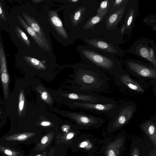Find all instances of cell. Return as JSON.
<instances>
[{
    "instance_id": "cell-1",
    "label": "cell",
    "mask_w": 156,
    "mask_h": 156,
    "mask_svg": "<svg viewBox=\"0 0 156 156\" xmlns=\"http://www.w3.org/2000/svg\"><path fill=\"white\" fill-rule=\"evenodd\" d=\"M82 52L85 57L94 66L110 75L114 76L122 68L121 61L112 54L94 48L83 49Z\"/></svg>"
},
{
    "instance_id": "cell-2",
    "label": "cell",
    "mask_w": 156,
    "mask_h": 156,
    "mask_svg": "<svg viewBox=\"0 0 156 156\" xmlns=\"http://www.w3.org/2000/svg\"><path fill=\"white\" fill-rule=\"evenodd\" d=\"M124 63L128 71L143 82L156 79V68L152 64L133 59H126Z\"/></svg>"
},
{
    "instance_id": "cell-3",
    "label": "cell",
    "mask_w": 156,
    "mask_h": 156,
    "mask_svg": "<svg viewBox=\"0 0 156 156\" xmlns=\"http://www.w3.org/2000/svg\"><path fill=\"white\" fill-rule=\"evenodd\" d=\"M137 109L135 103L127 101L118 105L109 123V127L116 129L126 125L132 118Z\"/></svg>"
},
{
    "instance_id": "cell-4",
    "label": "cell",
    "mask_w": 156,
    "mask_h": 156,
    "mask_svg": "<svg viewBox=\"0 0 156 156\" xmlns=\"http://www.w3.org/2000/svg\"><path fill=\"white\" fill-rule=\"evenodd\" d=\"M113 76L115 83L119 87L138 93H143L145 91L144 82L132 78L123 68Z\"/></svg>"
},
{
    "instance_id": "cell-5",
    "label": "cell",
    "mask_w": 156,
    "mask_h": 156,
    "mask_svg": "<svg viewBox=\"0 0 156 156\" xmlns=\"http://www.w3.org/2000/svg\"><path fill=\"white\" fill-rule=\"evenodd\" d=\"M154 41L147 38L139 40L128 50L141 58L150 61V48Z\"/></svg>"
},
{
    "instance_id": "cell-6",
    "label": "cell",
    "mask_w": 156,
    "mask_h": 156,
    "mask_svg": "<svg viewBox=\"0 0 156 156\" xmlns=\"http://www.w3.org/2000/svg\"><path fill=\"white\" fill-rule=\"evenodd\" d=\"M86 42L93 47L114 55L122 56L123 52L117 45L98 39L87 40Z\"/></svg>"
},
{
    "instance_id": "cell-7",
    "label": "cell",
    "mask_w": 156,
    "mask_h": 156,
    "mask_svg": "<svg viewBox=\"0 0 156 156\" xmlns=\"http://www.w3.org/2000/svg\"><path fill=\"white\" fill-rule=\"evenodd\" d=\"M156 117H151L150 119L144 121L139 126L149 137L154 147L156 146V125L154 122Z\"/></svg>"
},
{
    "instance_id": "cell-8",
    "label": "cell",
    "mask_w": 156,
    "mask_h": 156,
    "mask_svg": "<svg viewBox=\"0 0 156 156\" xmlns=\"http://www.w3.org/2000/svg\"><path fill=\"white\" fill-rule=\"evenodd\" d=\"M22 15L27 24L35 31L45 44L49 48L48 42L45 34L38 22L33 17L23 12Z\"/></svg>"
},
{
    "instance_id": "cell-9",
    "label": "cell",
    "mask_w": 156,
    "mask_h": 156,
    "mask_svg": "<svg viewBox=\"0 0 156 156\" xmlns=\"http://www.w3.org/2000/svg\"><path fill=\"white\" fill-rule=\"evenodd\" d=\"M49 20L52 25L58 33L65 39L68 38V34L64 28L57 12L55 11H50L48 12Z\"/></svg>"
},
{
    "instance_id": "cell-10",
    "label": "cell",
    "mask_w": 156,
    "mask_h": 156,
    "mask_svg": "<svg viewBox=\"0 0 156 156\" xmlns=\"http://www.w3.org/2000/svg\"><path fill=\"white\" fill-rule=\"evenodd\" d=\"M126 7L111 12L108 15L105 20V26L108 30L114 29L121 19Z\"/></svg>"
},
{
    "instance_id": "cell-11",
    "label": "cell",
    "mask_w": 156,
    "mask_h": 156,
    "mask_svg": "<svg viewBox=\"0 0 156 156\" xmlns=\"http://www.w3.org/2000/svg\"><path fill=\"white\" fill-rule=\"evenodd\" d=\"M17 18L21 25L37 44L42 49L47 51H49L50 50V48L45 44L35 31L27 24L23 19L19 15L17 16Z\"/></svg>"
},
{
    "instance_id": "cell-12",
    "label": "cell",
    "mask_w": 156,
    "mask_h": 156,
    "mask_svg": "<svg viewBox=\"0 0 156 156\" xmlns=\"http://www.w3.org/2000/svg\"><path fill=\"white\" fill-rule=\"evenodd\" d=\"M123 142V138H120L109 143L106 148V156H119V150Z\"/></svg>"
},
{
    "instance_id": "cell-13",
    "label": "cell",
    "mask_w": 156,
    "mask_h": 156,
    "mask_svg": "<svg viewBox=\"0 0 156 156\" xmlns=\"http://www.w3.org/2000/svg\"><path fill=\"white\" fill-rule=\"evenodd\" d=\"M108 10H106L90 18L84 25V30L93 29L94 26L98 23L102 21L108 13Z\"/></svg>"
},
{
    "instance_id": "cell-14",
    "label": "cell",
    "mask_w": 156,
    "mask_h": 156,
    "mask_svg": "<svg viewBox=\"0 0 156 156\" xmlns=\"http://www.w3.org/2000/svg\"><path fill=\"white\" fill-rule=\"evenodd\" d=\"M54 135L53 132H50L44 136L36 146V151H42L45 150L51 142Z\"/></svg>"
},
{
    "instance_id": "cell-15",
    "label": "cell",
    "mask_w": 156,
    "mask_h": 156,
    "mask_svg": "<svg viewBox=\"0 0 156 156\" xmlns=\"http://www.w3.org/2000/svg\"><path fill=\"white\" fill-rule=\"evenodd\" d=\"M135 15V10L134 9L131 8L129 11L126 18L124 24L121 28V34H123L126 30H129L132 29V25L134 22Z\"/></svg>"
},
{
    "instance_id": "cell-16",
    "label": "cell",
    "mask_w": 156,
    "mask_h": 156,
    "mask_svg": "<svg viewBox=\"0 0 156 156\" xmlns=\"http://www.w3.org/2000/svg\"><path fill=\"white\" fill-rule=\"evenodd\" d=\"M35 133L33 132H24L17 133L7 136L5 140L7 141H23L34 136Z\"/></svg>"
},
{
    "instance_id": "cell-17",
    "label": "cell",
    "mask_w": 156,
    "mask_h": 156,
    "mask_svg": "<svg viewBox=\"0 0 156 156\" xmlns=\"http://www.w3.org/2000/svg\"><path fill=\"white\" fill-rule=\"evenodd\" d=\"M128 0H113V2L108 9V12L110 13L126 7Z\"/></svg>"
},
{
    "instance_id": "cell-18",
    "label": "cell",
    "mask_w": 156,
    "mask_h": 156,
    "mask_svg": "<svg viewBox=\"0 0 156 156\" xmlns=\"http://www.w3.org/2000/svg\"><path fill=\"white\" fill-rule=\"evenodd\" d=\"M86 10V8L83 7L79 8L75 12L71 20L74 26H75L79 23L82 20Z\"/></svg>"
},
{
    "instance_id": "cell-19",
    "label": "cell",
    "mask_w": 156,
    "mask_h": 156,
    "mask_svg": "<svg viewBox=\"0 0 156 156\" xmlns=\"http://www.w3.org/2000/svg\"><path fill=\"white\" fill-rule=\"evenodd\" d=\"M15 31L17 37L22 42L27 46L30 47V43L26 34L18 26H16Z\"/></svg>"
},
{
    "instance_id": "cell-20",
    "label": "cell",
    "mask_w": 156,
    "mask_h": 156,
    "mask_svg": "<svg viewBox=\"0 0 156 156\" xmlns=\"http://www.w3.org/2000/svg\"><path fill=\"white\" fill-rule=\"evenodd\" d=\"M23 57L27 62L38 69H44L45 66L40 61L36 58L28 56H23Z\"/></svg>"
},
{
    "instance_id": "cell-21",
    "label": "cell",
    "mask_w": 156,
    "mask_h": 156,
    "mask_svg": "<svg viewBox=\"0 0 156 156\" xmlns=\"http://www.w3.org/2000/svg\"><path fill=\"white\" fill-rule=\"evenodd\" d=\"M8 13L7 10L5 9L4 5L0 0V22H2L5 23L6 24H7L8 22L9 18Z\"/></svg>"
},
{
    "instance_id": "cell-22",
    "label": "cell",
    "mask_w": 156,
    "mask_h": 156,
    "mask_svg": "<svg viewBox=\"0 0 156 156\" xmlns=\"http://www.w3.org/2000/svg\"><path fill=\"white\" fill-rule=\"evenodd\" d=\"M0 151L8 156H23L19 152L1 145Z\"/></svg>"
},
{
    "instance_id": "cell-23",
    "label": "cell",
    "mask_w": 156,
    "mask_h": 156,
    "mask_svg": "<svg viewBox=\"0 0 156 156\" xmlns=\"http://www.w3.org/2000/svg\"><path fill=\"white\" fill-rule=\"evenodd\" d=\"M143 21L146 24L151 27L153 30L156 31V17L155 15L146 17L144 19Z\"/></svg>"
},
{
    "instance_id": "cell-24",
    "label": "cell",
    "mask_w": 156,
    "mask_h": 156,
    "mask_svg": "<svg viewBox=\"0 0 156 156\" xmlns=\"http://www.w3.org/2000/svg\"><path fill=\"white\" fill-rule=\"evenodd\" d=\"M113 0H106L102 1L99 7L97 9V14H99L102 12L108 9L113 2Z\"/></svg>"
},
{
    "instance_id": "cell-25",
    "label": "cell",
    "mask_w": 156,
    "mask_h": 156,
    "mask_svg": "<svg viewBox=\"0 0 156 156\" xmlns=\"http://www.w3.org/2000/svg\"><path fill=\"white\" fill-rule=\"evenodd\" d=\"M25 98L23 91L21 90L19 96L18 112L19 116H20L24 108Z\"/></svg>"
},
{
    "instance_id": "cell-26",
    "label": "cell",
    "mask_w": 156,
    "mask_h": 156,
    "mask_svg": "<svg viewBox=\"0 0 156 156\" xmlns=\"http://www.w3.org/2000/svg\"><path fill=\"white\" fill-rule=\"evenodd\" d=\"M93 146V144L88 140L83 141L80 143L79 145L80 147L84 148L87 150L91 149Z\"/></svg>"
},
{
    "instance_id": "cell-27",
    "label": "cell",
    "mask_w": 156,
    "mask_h": 156,
    "mask_svg": "<svg viewBox=\"0 0 156 156\" xmlns=\"http://www.w3.org/2000/svg\"><path fill=\"white\" fill-rule=\"evenodd\" d=\"M139 149L137 147H135L133 151L131 156H139Z\"/></svg>"
},
{
    "instance_id": "cell-28",
    "label": "cell",
    "mask_w": 156,
    "mask_h": 156,
    "mask_svg": "<svg viewBox=\"0 0 156 156\" xmlns=\"http://www.w3.org/2000/svg\"><path fill=\"white\" fill-rule=\"evenodd\" d=\"M74 133L70 132L68 133L65 136V139L66 140H69L72 139L74 136Z\"/></svg>"
},
{
    "instance_id": "cell-29",
    "label": "cell",
    "mask_w": 156,
    "mask_h": 156,
    "mask_svg": "<svg viewBox=\"0 0 156 156\" xmlns=\"http://www.w3.org/2000/svg\"><path fill=\"white\" fill-rule=\"evenodd\" d=\"M68 97L70 98L73 99H76L78 98V96L76 94L73 93L69 94Z\"/></svg>"
},
{
    "instance_id": "cell-30",
    "label": "cell",
    "mask_w": 156,
    "mask_h": 156,
    "mask_svg": "<svg viewBox=\"0 0 156 156\" xmlns=\"http://www.w3.org/2000/svg\"><path fill=\"white\" fill-rule=\"evenodd\" d=\"M55 150L53 148L50 150L47 156H55Z\"/></svg>"
},
{
    "instance_id": "cell-31",
    "label": "cell",
    "mask_w": 156,
    "mask_h": 156,
    "mask_svg": "<svg viewBox=\"0 0 156 156\" xmlns=\"http://www.w3.org/2000/svg\"><path fill=\"white\" fill-rule=\"evenodd\" d=\"M48 97L47 93L46 92H43L41 94V97L42 99L44 100H46Z\"/></svg>"
},
{
    "instance_id": "cell-32",
    "label": "cell",
    "mask_w": 156,
    "mask_h": 156,
    "mask_svg": "<svg viewBox=\"0 0 156 156\" xmlns=\"http://www.w3.org/2000/svg\"><path fill=\"white\" fill-rule=\"evenodd\" d=\"M51 125V123L47 121H44L42 122L41 123V125L43 126H48Z\"/></svg>"
},
{
    "instance_id": "cell-33",
    "label": "cell",
    "mask_w": 156,
    "mask_h": 156,
    "mask_svg": "<svg viewBox=\"0 0 156 156\" xmlns=\"http://www.w3.org/2000/svg\"><path fill=\"white\" fill-rule=\"evenodd\" d=\"M148 156H156L155 150L151 151Z\"/></svg>"
},
{
    "instance_id": "cell-34",
    "label": "cell",
    "mask_w": 156,
    "mask_h": 156,
    "mask_svg": "<svg viewBox=\"0 0 156 156\" xmlns=\"http://www.w3.org/2000/svg\"><path fill=\"white\" fill-rule=\"evenodd\" d=\"M47 153L46 152H44L41 153L37 154L35 156H47Z\"/></svg>"
},
{
    "instance_id": "cell-35",
    "label": "cell",
    "mask_w": 156,
    "mask_h": 156,
    "mask_svg": "<svg viewBox=\"0 0 156 156\" xmlns=\"http://www.w3.org/2000/svg\"><path fill=\"white\" fill-rule=\"evenodd\" d=\"M43 1H44V0H32V1H33L35 3H40V2H41Z\"/></svg>"
},
{
    "instance_id": "cell-36",
    "label": "cell",
    "mask_w": 156,
    "mask_h": 156,
    "mask_svg": "<svg viewBox=\"0 0 156 156\" xmlns=\"http://www.w3.org/2000/svg\"><path fill=\"white\" fill-rule=\"evenodd\" d=\"M68 1H70L72 2H76L79 1V0H70Z\"/></svg>"
}]
</instances>
